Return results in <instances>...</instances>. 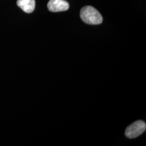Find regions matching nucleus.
I'll list each match as a JSON object with an SVG mask.
<instances>
[{"label":"nucleus","instance_id":"1","mask_svg":"<svg viewBox=\"0 0 146 146\" xmlns=\"http://www.w3.org/2000/svg\"><path fill=\"white\" fill-rule=\"evenodd\" d=\"M80 17L84 22L89 25H99L103 21L102 16L99 12L90 5L85 6L81 9Z\"/></svg>","mask_w":146,"mask_h":146},{"label":"nucleus","instance_id":"2","mask_svg":"<svg viewBox=\"0 0 146 146\" xmlns=\"http://www.w3.org/2000/svg\"><path fill=\"white\" fill-rule=\"evenodd\" d=\"M146 129V123L141 120L134 122L125 129V135L129 139H134L143 134Z\"/></svg>","mask_w":146,"mask_h":146},{"label":"nucleus","instance_id":"3","mask_svg":"<svg viewBox=\"0 0 146 146\" xmlns=\"http://www.w3.org/2000/svg\"><path fill=\"white\" fill-rule=\"evenodd\" d=\"M47 7L49 11L55 13L67 11L69 5L65 0H49Z\"/></svg>","mask_w":146,"mask_h":146},{"label":"nucleus","instance_id":"4","mask_svg":"<svg viewBox=\"0 0 146 146\" xmlns=\"http://www.w3.org/2000/svg\"><path fill=\"white\" fill-rule=\"evenodd\" d=\"M17 5L25 12L31 13L35 8V0H17Z\"/></svg>","mask_w":146,"mask_h":146}]
</instances>
